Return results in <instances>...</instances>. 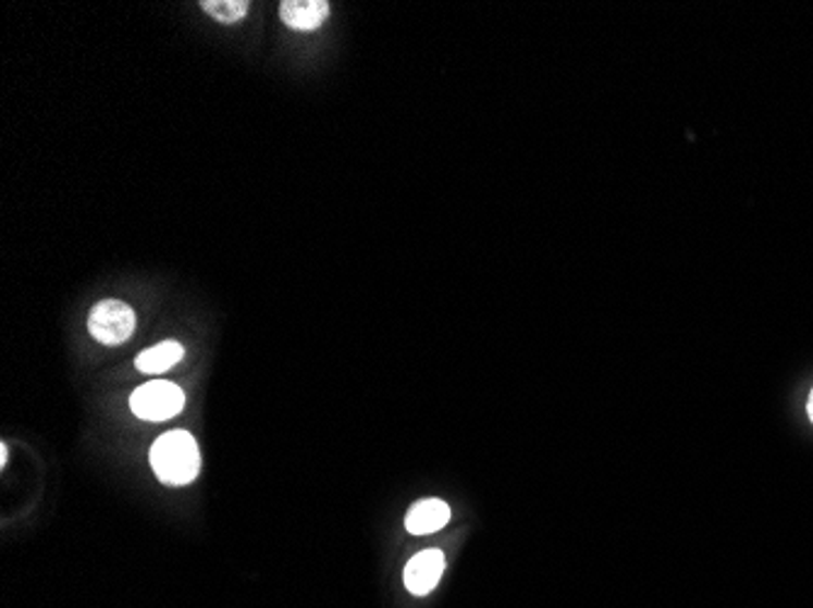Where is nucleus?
I'll return each instance as SVG.
<instances>
[{
  "label": "nucleus",
  "instance_id": "1",
  "mask_svg": "<svg viewBox=\"0 0 813 608\" xmlns=\"http://www.w3.org/2000/svg\"><path fill=\"white\" fill-rule=\"evenodd\" d=\"M149 460L157 477L171 487L190 484L200 472L198 443L188 431H169V434L159 436L151 446Z\"/></svg>",
  "mask_w": 813,
  "mask_h": 608
},
{
  "label": "nucleus",
  "instance_id": "2",
  "mask_svg": "<svg viewBox=\"0 0 813 608\" xmlns=\"http://www.w3.org/2000/svg\"><path fill=\"white\" fill-rule=\"evenodd\" d=\"M137 317L132 307L120 300H102L90 309L88 332L102 346H120L135 334Z\"/></svg>",
  "mask_w": 813,
  "mask_h": 608
},
{
  "label": "nucleus",
  "instance_id": "3",
  "mask_svg": "<svg viewBox=\"0 0 813 608\" xmlns=\"http://www.w3.org/2000/svg\"><path fill=\"white\" fill-rule=\"evenodd\" d=\"M130 407L135 417L144 421H167L181 414L185 395L178 385L167 383V380H151V383L132 392Z\"/></svg>",
  "mask_w": 813,
  "mask_h": 608
},
{
  "label": "nucleus",
  "instance_id": "4",
  "mask_svg": "<svg viewBox=\"0 0 813 608\" xmlns=\"http://www.w3.org/2000/svg\"><path fill=\"white\" fill-rule=\"evenodd\" d=\"M446 570V558L441 550H421L405 567V586L415 596H427L439 584Z\"/></svg>",
  "mask_w": 813,
  "mask_h": 608
},
{
  "label": "nucleus",
  "instance_id": "5",
  "mask_svg": "<svg viewBox=\"0 0 813 608\" xmlns=\"http://www.w3.org/2000/svg\"><path fill=\"white\" fill-rule=\"evenodd\" d=\"M327 17V0H283L281 3V20L291 29H297V33H312Z\"/></svg>",
  "mask_w": 813,
  "mask_h": 608
},
{
  "label": "nucleus",
  "instance_id": "6",
  "mask_svg": "<svg viewBox=\"0 0 813 608\" xmlns=\"http://www.w3.org/2000/svg\"><path fill=\"white\" fill-rule=\"evenodd\" d=\"M448 519H451V509L446 501L424 499L409 509L405 525L411 535H429V533H436L444 529Z\"/></svg>",
  "mask_w": 813,
  "mask_h": 608
},
{
  "label": "nucleus",
  "instance_id": "7",
  "mask_svg": "<svg viewBox=\"0 0 813 608\" xmlns=\"http://www.w3.org/2000/svg\"><path fill=\"white\" fill-rule=\"evenodd\" d=\"M183 353L185 350L178 342H163L159 346L141 350L135 360V365L144 375H161V373H167V370H171L173 365H178Z\"/></svg>",
  "mask_w": 813,
  "mask_h": 608
},
{
  "label": "nucleus",
  "instance_id": "8",
  "mask_svg": "<svg viewBox=\"0 0 813 608\" xmlns=\"http://www.w3.org/2000/svg\"><path fill=\"white\" fill-rule=\"evenodd\" d=\"M202 10L220 23H236L249 13L246 0H202Z\"/></svg>",
  "mask_w": 813,
  "mask_h": 608
},
{
  "label": "nucleus",
  "instance_id": "9",
  "mask_svg": "<svg viewBox=\"0 0 813 608\" xmlns=\"http://www.w3.org/2000/svg\"><path fill=\"white\" fill-rule=\"evenodd\" d=\"M806 411H809V419H811V424H813V392H811V397H809V405H806Z\"/></svg>",
  "mask_w": 813,
  "mask_h": 608
},
{
  "label": "nucleus",
  "instance_id": "10",
  "mask_svg": "<svg viewBox=\"0 0 813 608\" xmlns=\"http://www.w3.org/2000/svg\"><path fill=\"white\" fill-rule=\"evenodd\" d=\"M0 452H3V456H0V462H3V466H5V462H8V448L3 446V448H0Z\"/></svg>",
  "mask_w": 813,
  "mask_h": 608
}]
</instances>
